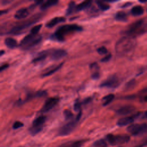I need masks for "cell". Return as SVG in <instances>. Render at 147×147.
I'll list each match as a JSON object with an SVG mask.
<instances>
[{
    "label": "cell",
    "instance_id": "cell-31",
    "mask_svg": "<svg viewBox=\"0 0 147 147\" xmlns=\"http://www.w3.org/2000/svg\"><path fill=\"white\" fill-rule=\"evenodd\" d=\"M41 27H42V24H41L36 25L31 28V29L30 30V33H33L34 34H38V33L40 31V30L41 29Z\"/></svg>",
    "mask_w": 147,
    "mask_h": 147
},
{
    "label": "cell",
    "instance_id": "cell-14",
    "mask_svg": "<svg viewBox=\"0 0 147 147\" xmlns=\"http://www.w3.org/2000/svg\"><path fill=\"white\" fill-rule=\"evenodd\" d=\"M136 110L133 105H125L121 107L116 111V113L119 115H125L132 113Z\"/></svg>",
    "mask_w": 147,
    "mask_h": 147
},
{
    "label": "cell",
    "instance_id": "cell-33",
    "mask_svg": "<svg viewBox=\"0 0 147 147\" xmlns=\"http://www.w3.org/2000/svg\"><path fill=\"white\" fill-rule=\"evenodd\" d=\"M96 51L98 53V54H99L100 55H106L108 53V51H107V48L104 46H102V47L98 48L96 49Z\"/></svg>",
    "mask_w": 147,
    "mask_h": 147
},
{
    "label": "cell",
    "instance_id": "cell-28",
    "mask_svg": "<svg viewBox=\"0 0 147 147\" xmlns=\"http://www.w3.org/2000/svg\"><path fill=\"white\" fill-rule=\"evenodd\" d=\"M136 84V80L134 79H132L126 83L125 86V89L126 90H130L135 87Z\"/></svg>",
    "mask_w": 147,
    "mask_h": 147
},
{
    "label": "cell",
    "instance_id": "cell-44",
    "mask_svg": "<svg viewBox=\"0 0 147 147\" xmlns=\"http://www.w3.org/2000/svg\"><path fill=\"white\" fill-rule=\"evenodd\" d=\"M7 12V11L6 10H1V12H0V14H1V16H2V14H5V13H6Z\"/></svg>",
    "mask_w": 147,
    "mask_h": 147
},
{
    "label": "cell",
    "instance_id": "cell-11",
    "mask_svg": "<svg viewBox=\"0 0 147 147\" xmlns=\"http://www.w3.org/2000/svg\"><path fill=\"white\" fill-rule=\"evenodd\" d=\"M59 100L60 98L57 97H51L48 98L43 105L42 108L40 109V112L44 113L49 111L58 103Z\"/></svg>",
    "mask_w": 147,
    "mask_h": 147
},
{
    "label": "cell",
    "instance_id": "cell-39",
    "mask_svg": "<svg viewBox=\"0 0 147 147\" xmlns=\"http://www.w3.org/2000/svg\"><path fill=\"white\" fill-rule=\"evenodd\" d=\"M92 100V98L91 97H88V98H86V99H84L83 102H82V104H83V105H87L88 104V103H90Z\"/></svg>",
    "mask_w": 147,
    "mask_h": 147
},
{
    "label": "cell",
    "instance_id": "cell-30",
    "mask_svg": "<svg viewBox=\"0 0 147 147\" xmlns=\"http://www.w3.org/2000/svg\"><path fill=\"white\" fill-rule=\"evenodd\" d=\"M63 114H64V116L65 117V120L72 119V118H74V114L69 110L66 109V110H64Z\"/></svg>",
    "mask_w": 147,
    "mask_h": 147
},
{
    "label": "cell",
    "instance_id": "cell-25",
    "mask_svg": "<svg viewBox=\"0 0 147 147\" xmlns=\"http://www.w3.org/2000/svg\"><path fill=\"white\" fill-rule=\"evenodd\" d=\"M114 98H115V95L113 94H109L105 96L102 98V105L103 106H107L113 100Z\"/></svg>",
    "mask_w": 147,
    "mask_h": 147
},
{
    "label": "cell",
    "instance_id": "cell-19",
    "mask_svg": "<svg viewBox=\"0 0 147 147\" xmlns=\"http://www.w3.org/2000/svg\"><path fill=\"white\" fill-rule=\"evenodd\" d=\"M4 42L6 46L10 49H14L18 46L17 41H16V40L10 37H6L5 39Z\"/></svg>",
    "mask_w": 147,
    "mask_h": 147
},
{
    "label": "cell",
    "instance_id": "cell-34",
    "mask_svg": "<svg viewBox=\"0 0 147 147\" xmlns=\"http://www.w3.org/2000/svg\"><path fill=\"white\" fill-rule=\"evenodd\" d=\"M90 68L93 71V73L99 72V67L98 64L95 62L92 63L90 65Z\"/></svg>",
    "mask_w": 147,
    "mask_h": 147
},
{
    "label": "cell",
    "instance_id": "cell-20",
    "mask_svg": "<svg viewBox=\"0 0 147 147\" xmlns=\"http://www.w3.org/2000/svg\"><path fill=\"white\" fill-rule=\"evenodd\" d=\"M92 2L90 1H83L76 6V11H79L83 10H87L90 6H91Z\"/></svg>",
    "mask_w": 147,
    "mask_h": 147
},
{
    "label": "cell",
    "instance_id": "cell-29",
    "mask_svg": "<svg viewBox=\"0 0 147 147\" xmlns=\"http://www.w3.org/2000/svg\"><path fill=\"white\" fill-rule=\"evenodd\" d=\"M93 146L95 147H106V142L105 140L100 139L96 141L93 144Z\"/></svg>",
    "mask_w": 147,
    "mask_h": 147
},
{
    "label": "cell",
    "instance_id": "cell-8",
    "mask_svg": "<svg viewBox=\"0 0 147 147\" xmlns=\"http://www.w3.org/2000/svg\"><path fill=\"white\" fill-rule=\"evenodd\" d=\"M127 130L133 136L142 135L147 132V124L146 123H133L130 125Z\"/></svg>",
    "mask_w": 147,
    "mask_h": 147
},
{
    "label": "cell",
    "instance_id": "cell-40",
    "mask_svg": "<svg viewBox=\"0 0 147 147\" xmlns=\"http://www.w3.org/2000/svg\"><path fill=\"white\" fill-rule=\"evenodd\" d=\"M9 67V64H3L0 67V71L2 72V71L5 70V69H6L7 68Z\"/></svg>",
    "mask_w": 147,
    "mask_h": 147
},
{
    "label": "cell",
    "instance_id": "cell-38",
    "mask_svg": "<svg viewBox=\"0 0 147 147\" xmlns=\"http://www.w3.org/2000/svg\"><path fill=\"white\" fill-rule=\"evenodd\" d=\"M100 77V74L99 72H94L91 75V78L92 79H98Z\"/></svg>",
    "mask_w": 147,
    "mask_h": 147
},
{
    "label": "cell",
    "instance_id": "cell-10",
    "mask_svg": "<svg viewBox=\"0 0 147 147\" xmlns=\"http://www.w3.org/2000/svg\"><path fill=\"white\" fill-rule=\"evenodd\" d=\"M78 121H78L75 118V119H72L64 125L59 129L58 131V135L60 136H65L71 134L75 128Z\"/></svg>",
    "mask_w": 147,
    "mask_h": 147
},
{
    "label": "cell",
    "instance_id": "cell-13",
    "mask_svg": "<svg viewBox=\"0 0 147 147\" xmlns=\"http://www.w3.org/2000/svg\"><path fill=\"white\" fill-rule=\"evenodd\" d=\"M139 115H140V113H137L131 116H128V117H125L121 118L119 119H118V121L117 122V125L118 126H124L129 124H130L135 120V119H136L139 116Z\"/></svg>",
    "mask_w": 147,
    "mask_h": 147
},
{
    "label": "cell",
    "instance_id": "cell-36",
    "mask_svg": "<svg viewBox=\"0 0 147 147\" xmlns=\"http://www.w3.org/2000/svg\"><path fill=\"white\" fill-rule=\"evenodd\" d=\"M24 126V123L20 121H16L13 125V128L14 129H19L21 127H22Z\"/></svg>",
    "mask_w": 147,
    "mask_h": 147
},
{
    "label": "cell",
    "instance_id": "cell-41",
    "mask_svg": "<svg viewBox=\"0 0 147 147\" xmlns=\"http://www.w3.org/2000/svg\"><path fill=\"white\" fill-rule=\"evenodd\" d=\"M146 145H147V140H145V141H144L143 142H141V144H138V145H137L135 147H144Z\"/></svg>",
    "mask_w": 147,
    "mask_h": 147
},
{
    "label": "cell",
    "instance_id": "cell-5",
    "mask_svg": "<svg viewBox=\"0 0 147 147\" xmlns=\"http://www.w3.org/2000/svg\"><path fill=\"white\" fill-rule=\"evenodd\" d=\"M42 37L39 34L29 33L25 36L20 42V46L24 49H29L38 45L41 41Z\"/></svg>",
    "mask_w": 147,
    "mask_h": 147
},
{
    "label": "cell",
    "instance_id": "cell-35",
    "mask_svg": "<svg viewBox=\"0 0 147 147\" xmlns=\"http://www.w3.org/2000/svg\"><path fill=\"white\" fill-rule=\"evenodd\" d=\"M47 95V91L44 90H40L37 91L36 93H34L35 98H38V97H43Z\"/></svg>",
    "mask_w": 147,
    "mask_h": 147
},
{
    "label": "cell",
    "instance_id": "cell-6",
    "mask_svg": "<svg viewBox=\"0 0 147 147\" xmlns=\"http://www.w3.org/2000/svg\"><path fill=\"white\" fill-rule=\"evenodd\" d=\"M45 121L46 117L44 115H40L37 117L33 121L32 125L29 129L30 134L34 136L40 132L42 130L43 126Z\"/></svg>",
    "mask_w": 147,
    "mask_h": 147
},
{
    "label": "cell",
    "instance_id": "cell-32",
    "mask_svg": "<svg viewBox=\"0 0 147 147\" xmlns=\"http://www.w3.org/2000/svg\"><path fill=\"white\" fill-rule=\"evenodd\" d=\"M81 105H82V102H80L79 99H77L75 100L74 104V109L75 111H78V113L81 111Z\"/></svg>",
    "mask_w": 147,
    "mask_h": 147
},
{
    "label": "cell",
    "instance_id": "cell-27",
    "mask_svg": "<svg viewBox=\"0 0 147 147\" xmlns=\"http://www.w3.org/2000/svg\"><path fill=\"white\" fill-rule=\"evenodd\" d=\"M96 3L98 7L102 11L107 10L110 7V6L108 3H106V2H105V1H96Z\"/></svg>",
    "mask_w": 147,
    "mask_h": 147
},
{
    "label": "cell",
    "instance_id": "cell-24",
    "mask_svg": "<svg viewBox=\"0 0 147 147\" xmlns=\"http://www.w3.org/2000/svg\"><path fill=\"white\" fill-rule=\"evenodd\" d=\"M59 2L58 1H47L45 2H44L41 5H40V9L41 10H45L50 7H52L53 6L56 5Z\"/></svg>",
    "mask_w": 147,
    "mask_h": 147
},
{
    "label": "cell",
    "instance_id": "cell-15",
    "mask_svg": "<svg viewBox=\"0 0 147 147\" xmlns=\"http://www.w3.org/2000/svg\"><path fill=\"white\" fill-rule=\"evenodd\" d=\"M50 51L51 50H44L41 52H40L37 53V56L32 59V63L36 64L44 60L47 57L50 55Z\"/></svg>",
    "mask_w": 147,
    "mask_h": 147
},
{
    "label": "cell",
    "instance_id": "cell-17",
    "mask_svg": "<svg viewBox=\"0 0 147 147\" xmlns=\"http://www.w3.org/2000/svg\"><path fill=\"white\" fill-rule=\"evenodd\" d=\"M29 14V10L28 8L23 7L18 9L14 14V18L18 20H21L23 18H25L28 17V16Z\"/></svg>",
    "mask_w": 147,
    "mask_h": 147
},
{
    "label": "cell",
    "instance_id": "cell-1",
    "mask_svg": "<svg viewBox=\"0 0 147 147\" xmlns=\"http://www.w3.org/2000/svg\"><path fill=\"white\" fill-rule=\"evenodd\" d=\"M137 45V42L134 37L123 36L115 43V50L119 56H125L130 54L134 51Z\"/></svg>",
    "mask_w": 147,
    "mask_h": 147
},
{
    "label": "cell",
    "instance_id": "cell-16",
    "mask_svg": "<svg viewBox=\"0 0 147 147\" xmlns=\"http://www.w3.org/2000/svg\"><path fill=\"white\" fill-rule=\"evenodd\" d=\"M65 21V18L63 17H55L49 20L45 25V26L48 28H51L58 24L59 23L63 22Z\"/></svg>",
    "mask_w": 147,
    "mask_h": 147
},
{
    "label": "cell",
    "instance_id": "cell-9",
    "mask_svg": "<svg viewBox=\"0 0 147 147\" xmlns=\"http://www.w3.org/2000/svg\"><path fill=\"white\" fill-rule=\"evenodd\" d=\"M121 81L119 77L117 75L113 74L109 76L106 80L103 81L99 86L100 87L115 88L118 87Z\"/></svg>",
    "mask_w": 147,
    "mask_h": 147
},
{
    "label": "cell",
    "instance_id": "cell-46",
    "mask_svg": "<svg viewBox=\"0 0 147 147\" xmlns=\"http://www.w3.org/2000/svg\"><path fill=\"white\" fill-rule=\"evenodd\" d=\"M145 117L147 118V111H146V112L145 113Z\"/></svg>",
    "mask_w": 147,
    "mask_h": 147
},
{
    "label": "cell",
    "instance_id": "cell-37",
    "mask_svg": "<svg viewBox=\"0 0 147 147\" xmlns=\"http://www.w3.org/2000/svg\"><path fill=\"white\" fill-rule=\"evenodd\" d=\"M111 56H112L111 54L109 53L108 55H106L105 57H103L102 59H101L100 61H101V62H103V63L107 62V61H109L111 59Z\"/></svg>",
    "mask_w": 147,
    "mask_h": 147
},
{
    "label": "cell",
    "instance_id": "cell-22",
    "mask_svg": "<svg viewBox=\"0 0 147 147\" xmlns=\"http://www.w3.org/2000/svg\"><path fill=\"white\" fill-rule=\"evenodd\" d=\"M83 141H69L65 142L59 147H80L83 144Z\"/></svg>",
    "mask_w": 147,
    "mask_h": 147
},
{
    "label": "cell",
    "instance_id": "cell-18",
    "mask_svg": "<svg viewBox=\"0 0 147 147\" xmlns=\"http://www.w3.org/2000/svg\"><path fill=\"white\" fill-rule=\"evenodd\" d=\"M63 64H64V63L62 62V63L59 64L58 65H56L55 66L51 67L50 69H47V71H45V72H44L42 74V77H47V76H49L53 74L54 73L57 72L58 70H59L61 68Z\"/></svg>",
    "mask_w": 147,
    "mask_h": 147
},
{
    "label": "cell",
    "instance_id": "cell-42",
    "mask_svg": "<svg viewBox=\"0 0 147 147\" xmlns=\"http://www.w3.org/2000/svg\"><path fill=\"white\" fill-rule=\"evenodd\" d=\"M131 4H132L131 2H127V3H124L122 6H121V7H122V8H125V7H126L130 6Z\"/></svg>",
    "mask_w": 147,
    "mask_h": 147
},
{
    "label": "cell",
    "instance_id": "cell-7",
    "mask_svg": "<svg viewBox=\"0 0 147 147\" xmlns=\"http://www.w3.org/2000/svg\"><path fill=\"white\" fill-rule=\"evenodd\" d=\"M130 136L128 135H113L109 134L106 136V139L111 145H117L125 144L129 141Z\"/></svg>",
    "mask_w": 147,
    "mask_h": 147
},
{
    "label": "cell",
    "instance_id": "cell-43",
    "mask_svg": "<svg viewBox=\"0 0 147 147\" xmlns=\"http://www.w3.org/2000/svg\"><path fill=\"white\" fill-rule=\"evenodd\" d=\"M11 2V1L3 0V1H2L1 2V3H2V5H7V3H10Z\"/></svg>",
    "mask_w": 147,
    "mask_h": 147
},
{
    "label": "cell",
    "instance_id": "cell-3",
    "mask_svg": "<svg viewBox=\"0 0 147 147\" xmlns=\"http://www.w3.org/2000/svg\"><path fill=\"white\" fill-rule=\"evenodd\" d=\"M146 32H147V22L142 19L130 24L122 33L126 36L135 38Z\"/></svg>",
    "mask_w": 147,
    "mask_h": 147
},
{
    "label": "cell",
    "instance_id": "cell-12",
    "mask_svg": "<svg viewBox=\"0 0 147 147\" xmlns=\"http://www.w3.org/2000/svg\"><path fill=\"white\" fill-rule=\"evenodd\" d=\"M67 52L65 50L63 49H55L53 50L51 49L50 56L53 60H58L66 56Z\"/></svg>",
    "mask_w": 147,
    "mask_h": 147
},
{
    "label": "cell",
    "instance_id": "cell-45",
    "mask_svg": "<svg viewBox=\"0 0 147 147\" xmlns=\"http://www.w3.org/2000/svg\"><path fill=\"white\" fill-rule=\"evenodd\" d=\"M3 53H5V51H4L3 50H1V52H0V55H1V56H2L3 55Z\"/></svg>",
    "mask_w": 147,
    "mask_h": 147
},
{
    "label": "cell",
    "instance_id": "cell-4",
    "mask_svg": "<svg viewBox=\"0 0 147 147\" xmlns=\"http://www.w3.org/2000/svg\"><path fill=\"white\" fill-rule=\"evenodd\" d=\"M40 17H41L40 16L36 15L34 17L30 18L28 20L18 22L17 24H15L12 27H11L10 30L6 34H13V35L20 34L22 33L23 32H24L27 28L30 26L32 24L36 22Z\"/></svg>",
    "mask_w": 147,
    "mask_h": 147
},
{
    "label": "cell",
    "instance_id": "cell-23",
    "mask_svg": "<svg viewBox=\"0 0 147 147\" xmlns=\"http://www.w3.org/2000/svg\"><path fill=\"white\" fill-rule=\"evenodd\" d=\"M144 8L141 5H136L133 7L131 9V14L134 16H139L143 14Z\"/></svg>",
    "mask_w": 147,
    "mask_h": 147
},
{
    "label": "cell",
    "instance_id": "cell-21",
    "mask_svg": "<svg viewBox=\"0 0 147 147\" xmlns=\"http://www.w3.org/2000/svg\"><path fill=\"white\" fill-rule=\"evenodd\" d=\"M115 20L118 21L126 22L127 21V14L123 11H119L115 14Z\"/></svg>",
    "mask_w": 147,
    "mask_h": 147
},
{
    "label": "cell",
    "instance_id": "cell-2",
    "mask_svg": "<svg viewBox=\"0 0 147 147\" xmlns=\"http://www.w3.org/2000/svg\"><path fill=\"white\" fill-rule=\"evenodd\" d=\"M83 28L77 24H65L61 25L55 30L51 38L54 41L63 42L65 40V36L77 32H81Z\"/></svg>",
    "mask_w": 147,
    "mask_h": 147
},
{
    "label": "cell",
    "instance_id": "cell-26",
    "mask_svg": "<svg viewBox=\"0 0 147 147\" xmlns=\"http://www.w3.org/2000/svg\"><path fill=\"white\" fill-rule=\"evenodd\" d=\"M76 3L74 1H71L68 3V7L66 10V15L69 16L72 14V13L74 11H76Z\"/></svg>",
    "mask_w": 147,
    "mask_h": 147
}]
</instances>
